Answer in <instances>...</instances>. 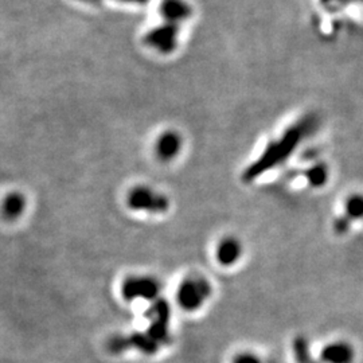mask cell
<instances>
[{"mask_svg": "<svg viewBox=\"0 0 363 363\" xmlns=\"http://www.w3.org/2000/svg\"><path fill=\"white\" fill-rule=\"evenodd\" d=\"M211 295L213 286L208 279L199 274H191L182 281L178 288L177 300L182 310L194 312L202 308Z\"/></svg>", "mask_w": 363, "mask_h": 363, "instance_id": "6da1fadb", "label": "cell"}, {"mask_svg": "<svg viewBox=\"0 0 363 363\" xmlns=\"http://www.w3.org/2000/svg\"><path fill=\"white\" fill-rule=\"evenodd\" d=\"M160 347L162 346L147 331L132 333L128 335H115L109 337L106 342V349L112 354H121L132 349L139 350L147 355H152L156 354Z\"/></svg>", "mask_w": 363, "mask_h": 363, "instance_id": "7a4b0ae2", "label": "cell"}, {"mask_svg": "<svg viewBox=\"0 0 363 363\" xmlns=\"http://www.w3.org/2000/svg\"><path fill=\"white\" fill-rule=\"evenodd\" d=\"M147 318L150 320V327L147 333L155 339L160 346H166L171 342L169 334V319L171 308L169 301L164 298H156L147 311Z\"/></svg>", "mask_w": 363, "mask_h": 363, "instance_id": "3957f363", "label": "cell"}, {"mask_svg": "<svg viewBox=\"0 0 363 363\" xmlns=\"http://www.w3.org/2000/svg\"><path fill=\"white\" fill-rule=\"evenodd\" d=\"M162 289L160 281L151 276H130L121 286V296L125 301H154Z\"/></svg>", "mask_w": 363, "mask_h": 363, "instance_id": "277c9868", "label": "cell"}, {"mask_svg": "<svg viewBox=\"0 0 363 363\" xmlns=\"http://www.w3.org/2000/svg\"><path fill=\"white\" fill-rule=\"evenodd\" d=\"M127 203L132 210L147 211L151 214H162L169 210V199L147 187H136L130 190Z\"/></svg>", "mask_w": 363, "mask_h": 363, "instance_id": "5b68a950", "label": "cell"}, {"mask_svg": "<svg viewBox=\"0 0 363 363\" xmlns=\"http://www.w3.org/2000/svg\"><path fill=\"white\" fill-rule=\"evenodd\" d=\"M355 351L350 343L337 340L328 343L320 352V361L323 363H352Z\"/></svg>", "mask_w": 363, "mask_h": 363, "instance_id": "8992f818", "label": "cell"}, {"mask_svg": "<svg viewBox=\"0 0 363 363\" xmlns=\"http://www.w3.org/2000/svg\"><path fill=\"white\" fill-rule=\"evenodd\" d=\"M242 256V244L235 237H225L216 250V257L222 267H232Z\"/></svg>", "mask_w": 363, "mask_h": 363, "instance_id": "52a82bcc", "label": "cell"}, {"mask_svg": "<svg viewBox=\"0 0 363 363\" xmlns=\"http://www.w3.org/2000/svg\"><path fill=\"white\" fill-rule=\"evenodd\" d=\"M26 210L25 195L13 191L6 195L0 205V214L6 220H16Z\"/></svg>", "mask_w": 363, "mask_h": 363, "instance_id": "ba28073f", "label": "cell"}, {"mask_svg": "<svg viewBox=\"0 0 363 363\" xmlns=\"http://www.w3.org/2000/svg\"><path fill=\"white\" fill-rule=\"evenodd\" d=\"M292 352L295 357L296 363H312L311 349L307 337H298L294 339L292 342Z\"/></svg>", "mask_w": 363, "mask_h": 363, "instance_id": "9c48e42d", "label": "cell"}, {"mask_svg": "<svg viewBox=\"0 0 363 363\" xmlns=\"http://www.w3.org/2000/svg\"><path fill=\"white\" fill-rule=\"evenodd\" d=\"M345 216L350 220H363V194H351L345 201Z\"/></svg>", "mask_w": 363, "mask_h": 363, "instance_id": "30bf717a", "label": "cell"}, {"mask_svg": "<svg viewBox=\"0 0 363 363\" xmlns=\"http://www.w3.org/2000/svg\"><path fill=\"white\" fill-rule=\"evenodd\" d=\"M351 228V220L343 214L340 217H337L333 222V229H334V233L337 235H345L346 233H349Z\"/></svg>", "mask_w": 363, "mask_h": 363, "instance_id": "8fae6325", "label": "cell"}, {"mask_svg": "<svg viewBox=\"0 0 363 363\" xmlns=\"http://www.w3.org/2000/svg\"><path fill=\"white\" fill-rule=\"evenodd\" d=\"M232 363H264L261 361L259 355L249 352V351H244V352H238L237 355H234L233 361Z\"/></svg>", "mask_w": 363, "mask_h": 363, "instance_id": "7c38bea8", "label": "cell"}, {"mask_svg": "<svg viewBox=\"0 0 363 363\" xmlns=\"http://www.w3.org/2000/svg\"><path fill=\"white\" fill-rule=\"evenodd\" d=\"M268 363H277V362H276V361H271V362H268Z\"/></svg>", "mask_w": 363, "mask_h": 363, "instance_id": "4fadbf2b", "label": "cell"}, {"mask_svg": "<svg viewBox=\"0 0 363 363\" xmlns=\"http://www.w3.org/2000/svg\"><path fill=\"white\" fill-rule=\"evenodd\" d=\"M312 363H319V362H312Z\"/></svg>", "mask_w": 363, "mask_h": 363, "instance_id": "5bb4252c", "label": "cell"}]
</instances>
